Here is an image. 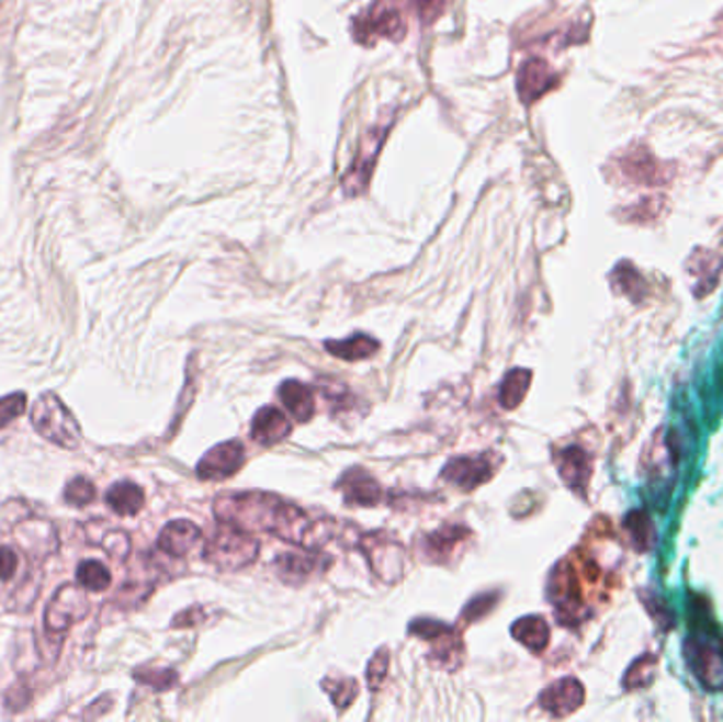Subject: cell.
Segmentation results:
<instances>
[{"instance_id":"29","label":"cell","mask_w":723,"mask_h":722,"mask_svg":"<svg viewBox=\"0 0 723 722\" xmlns=\"http://www.w3.org/2000/svg\"><path fill=\"white\" fill-rule=\"evenodd\" d=\"M95 485L88 477H75L64 489V500L72 507H88L95 500Z\"/></svg>"},{"instance_id":"33","label":"cell","mask_w":723,"mask_h":722,"mask_svg":"<svg viewBox=\"0 0 723 722\" xmlns=\"http://www.w3.org/2000/svg\"><path fill=\"white\" fill-rule=\"evenodd\" d=\"M497 602H499V594H497V591H489V594L476 596L472 602L467 603V608H465V612L462 614V621H465V623H474V621L487 617Z\"/></svg>"},{"instance_id":"32","label":"cell","mask_w":723,"mask_h":722,"mask_svg":"<svg viewBox=\"0 0 723 722\" xmlns=\"http://www.w3.org/2000/svg\"><path fill=\"white\" fill-rule=\"evenodd\" d=\"M626 528L631 530L633 534V541H635L636 549H649L652 546V523L645 515H639V512H631L629 519H626Z\"/></svg>"},{"instance_id":"28","label":"cell","mask_w":723,"mask_h":722,"mask_svg":"<svg viewBox=\"0 0 723 722\" xmlns=\"http://www.w3.org/2000/svg\"><path fill=\"white\" fill-rule=\"evenodd\" d=\"M324 691L330 695L335 708L339 712H343L358 697V682L353 678H339V680L328 678V680H324Z\"/></svg>"},{"instance_id":"26","label":"cell","mask_w":723,"mask_h":722,"mask_svg":"<svg viewBox=\"0 0 723 722\" xmlns=\"http://www.w3.org/2000/svg\"><path fill=\"white\" fill-rule=\"evenodd\" d=\"M77 583L88 591H106L113 583L109 568L95 560H86L77 568Z\"/></svg>"},{"instance_id":"7","label":"cell","mask_w":723,"mask_h":722,"mask_svg":"<svg viewBox=\"0 0 723 722\" xmlns=\"http://www.w3.org/2000/svg\"><path fill=\"white\" fill-rule=\"evenodd\" d=\"M89 612L88 589L81 585H61L45 610V630L54 635L68 632Z\"/></svg>"},{"instance_id":"31","label":"cell","mask_w":723,"mask_h":722,"mask_svg":"<svg viewBox=\"0 0 723 722\" xmlns=\"http://www.w3.org/2000/svg\"><path fill=\"white\" fill-rule=\"evenodd\" d=\"M387 669H389V651L387 648H379L375 657L369 663L366 667V682L371 691H379L381 685L387 678Z\"/></svg>"},{"instance_id":"21","label":"cell","mask_w":723,"mask_h":722,"mask_svg":"<svg viewBox=\"0 0 723 722\" xmlns=\"http://www.w3.org/2000/svg\"><path fill=\"white\" fill-rule=\"evenodd\" d=\"M280 398L284 407L294 416L296 421H309L316 414V396L314 391L298 382V380H286L280 386Z\"/></svg>"},{"instance_id":"24","label":"cell","mask_w":723,"mask_h":722,"mask_svg":"<svg viewBox=\"0 0 723 722\" xmlns=\"http://www.w3.org/2000/svg\"><path fill=\"white\" fill-rule=\"evenodd\" d=\"M109 507L121 517H134L145 507V492L140 485L132 482L115 483L106 492Z\"/></svg>"},{"instance_id":"14","label":"cell","mask_w":723,"mask_h":722,"mask_svg":"<svg viewBox=\"0 0 723 722\" xmlns=\"http://www.w3.org/2000/svg\"><path fill=\"white\" fill-rule=\"evenodd\" d=\"M337 489L343 494V500L351 507H376L383 500V489L375 477L360 466L349 469L337 483Z\"/></svg>"},{"instance_id":"6","label":"cell","mask_w":723,"mask_h":722,"mask_svg":"<svg viewBox=\"0 0 723 722\" xmlns=\"http://www.w3.org/2000/svg\"><path fill=\"white\" fill-rule=\"evenodd\" d=\"M499 464L501 455L495 452L457 455L444 464L440 477L451 485H457L463 492H472L492 482L499 471Z\"/></svg>"},{"instance_id":"15","label":"cell","mask_w":723,"mask_h":722,"mask_svg":"<svg viewBox=\"0 0 723 722\" xmlns=\"http://www.w3.org/2000/svg\"><path fill=\"white\" fill-rule=\"evenodd\" d=\"M584 703V687L576 678H563L550 685L546 691L540 695L542 710L550 712L556 719L569 717Z\"/></svg>"},{"instance_id":"10","label":"cell","mask_w":723,"mask_h":722,"mask_svg":"<svg viewBox=\"0 0 723 722\" xmlns=\"http://www.w3.org/2000/svg\"><path fill=\"white\" fill-rule=\"evenodd\" d=\"M353 34H355V41L364 43V45H371L375 38L403 41L406 34L405 18L396 9L373 7L364 15L355 18Z\"/></svg>"},{"instance_id":"4","label":"cell","mask_w":723,"mask_h":722,"mask_svg":"<svg viewBox=\"0 0 723 722\" xmlns=\"http://www.w3.org/2000/svg\"><path fill=\"white\" fill-rule=\"evenodd\" d=\"M358 544L376 578L385 585H396L405 578L408 553L405 544L385 532H371L358 539Z\"/></svg>"},{"instance_id":"38","label":"cell","mask_w":723,"mask_h":722,"mask_svg":"<svg viewBox=\"0 0 723 722\" xmlns=\"http://www.w3.org/2000/svg\"><path fill=\"white\" fill-rule=\"evenodd\" d=\"M0 7H2V0H0Z\"/></svg>"},{"instance_id":"37","label":"cell","mask_w":723,"mask_h":722,"mask_svg":"<svg viewBox=\"0 0 723 722\" xmlns=\"http://www.w3.org/2000/svg\"><path fill=\"white\" fill-rule=\"evenodd\" d=\"M18 571V553L11 546H0V580H11Z\"/></svg>"},{"instance_id":"17","label":"cell","mask_w":723,"mask_h":722,"mask_svg":"<svg viewBox=\"0 0 723 722\" xmlns=\"http://www.w3.org/2000/svg\"><path fill=\"white\" fill-rule=\"evenodd\" d=\"M200 541H202V530L193 521L176 519L161 530L157 546L172 557H184L200 544Z\"/></svg>"},{"instance_id":"19","label":"cell","mask_w":723,"mask_h":722,"mask_svg":"<svg viewBox=\"0 0 723 722\" xmlns=\"http://www.w3.org/2000/svg\"><path fill=\"white\" fill-rule=\"evenodd\" d=\"M15 539L20 542V546L29 553L30 557L32 555H49L54 551V544L58 542L56 539V530L52 523L47 521H24L15 528Z\"/></svg>"},{"instance_id":"22","label":"cell","mask_w":723,"mask_h":722,"mask_svg":"<svg viewBox=\"0 0 723 722\" xmlns=\"http://www.w3.org/2000/svg\"><path fill=\"white\" fill-rule=\"evenodd\" d=\"M512 638L517 642H521L524 648H529L535 655H542L546 651L550 642V628L549 623L544 621V617H522L515 625H512Z\"/></svg>"},{"instance_id":"34","label":"cell","mask_w":723,"mask_h":722,"mask_svg":"<svg viewBox=\"0 0 723 722\" xmlns=\"http://www.w3.org/2000/svg\"><path fill=\"white\" fill-rule=\"evenodd\" d=\"M210 617H212V610L210 608H205V606H193V608H187L184 612L176 614L172 628H197L202 623H207Z\"/></svg>"},{"instance_id":"3","label":"cell","mask_w":723,"mask_h":722,"mask_svg":"<svg viewBox=\"0 0 723 722\" xmlns=\"http://www.w3.org/2000/svg\"><path fill=\"white\" fill-rule=\"evenodd\" d=\"M32 426L34 430L52 441L54 445H58L61 450H79L81 441H83V430L79 426L77 418L72 416V411L64 405V401L59 398L58 394L54 392H45L41 394L34 405H32Z\"/></svg>"},{"instance_id":"2","label":"cell","mask_w":723,"mask_h":722,"mask_svg":"<svg viewBox=\"0 0 723 722\" xmlns=\"http://www.w3.org/2000/svg\"><path fill=\"white\" fill-rule=\"evenodd\" d=\"M261 542L252 532H246L231 523H223L205 542L203 560L221 572H237L257 562Z\"/></svg>"},{"instance_id":"18","label":"cell","mask_w":723,"mask_h":722,"mask_svg":"<svg viewBox=\"0 0 723 722\" xmlns=\"http://www.w3.org/2000/svg\"><path fill=\"white\" fill-rule=\"evenodd\" d=\"M292 421L278 407H262L252 420V439L262 448H273L289 439Z\"/></svg>"},{"instance_id":"35","label":"cell","mask_w":723,"mask_h":722,"mask_svg":"<svg viewBox=\"0 0 723 722\" xmlns=\"http://www.w3.org/2000/svg\"><path fill=\"white\" fill-rule=\"evenodd\" d=\"M102 546L106 549V553L115 560H125L129 553V537L125 532H111L106 534V539L102 541Z\"/></svg>"},{"instance_id":"11","label":"cell","mask_w":723,"mask_h":722,"mask_svg":"<svg viewBox=\"0 0 723 722\" xmlns=\"http://www.w3.org/2000/svg\"><path fill=\"white\" fill-rule=\"evenodd\" d=\"M246 464V450L239 441H225L203 455L197 464L202 482H223L233 477Z\"/></svg>"},{"instance_id":"12","label":"cell","mask_w":723,"mask_h":722,"mask_svg":"<svg viewBox=\"0 0 723 722\" xmlns=\"http://www.w3.org/2000/svg\"><path fill=\"white\" fill-rule=\"evenodd\" d=\"M556 86H558V75L552 70L549 61L542 58H529L517 75V91L524 104L538 102Z\"/></svg>"},{"instance_id":"23","label":"cell","mask_w":723,"mask_h":722,"mask_svg":"<svg viewBox=\"0 0 723 722\" xmlns=\"http://www.w3.org/2000/svg\"><path fill=\"white\" fill-rule=\"evenodd\" d=\"M324 348L328 354L343 359V361H366V359H373L379 352V341L369 335L358 332L343 341H326Z\"/></svg>"},{"instance_id":"1","label":"cell","mask_w":723,"mask_h":722,"mask_svg":"<svg viewBox=\"0 0 723 722\" xmlns=\"http://www.w3.org/2000/svg\"><path fill=\"white\" fill-rule=\"evenodd\" d=\"M214 515L246 532H264L301 546L312 526L305 511L271 492H229L214 500Z\"/></svg>"},{"instance_id":"27","label":"cell","mask_w":723,"mask_h":722,"mask_svg":"<svg viewBox=\"0 0 723 722\" xmlns=\"http://www.w3.org/2000/svg\"><path fill=\"white\" fill-rule=\"evenodd\" d=\"M134 678L152 691H170L178 685V674L168 667H140L134 672Z\"/></svg>"},{"instance_id":"20","label":"cell","mask_w":723,"mask_h":722,"mask_svg":"<svg viewBox=\"0 0 723 722\" xmlns=\"http://www.w3.org/2000/svg\"><path fill=\"white\" fill-rule=\"evenodd\" d=\"M558 473L561 480L567 483L574 492L584 494L588 480H590V458L588 453L579 448H569L565 452L558 453Z\"/></svg>"},{"instance_id":"30","label":"cell","mask_w":723,"mask_h":722,"mask_svg":"<svg viewBox=\"0 0 723 722\" xmlns=\"http://www.w3.org/2000/svg\"><path fill=\"white\" fill-rule=\"evenodd\" d=\"M26 403L29 396L24 392H13L0 398V430L26 411Z\"/></svg>"},{"instance_id":"13","label":"cell","mask_w":723,"mask_h":722,"mask_svg":"<svg viewBox=\"0 0 723 722\" xmlns=\"http://www.w3.org/2000/svg\"><path fill=\"white\" fill-rule=\"evenodd\" d=\"M332 564L321 551L307 549L305 553H284L275 560V568L284 583L289 585H303L312 580L316 574L326 571Z\"/></svg>"},{"instance_id":"25","label":"cell","mask_w":723,"mask_h":722,"mask_svg":"<svg viewBox=\"0 0 723 722\" xmlns=\"http://www.w3.org/2000/svg\"><path fill=\"white\" fill-rule=\"evenodd\" d=\"M531 380H533V373L529 369L510 371L504 377L501 388H499V405L504 409H517L531 388Z\"/></svg>"},{"instance_id":"8","label":"cell","mask_w":723,"mask_h":722,"mask_svg":"<svg viewBox=\"0 0 723 722\" xmlns=\"http://www.w3.org/2000/svg\"><path fill=\"white\" fill-rule=\"evenodd\" d=\"M472 537V530L462 523H447L419 541V555L423 562L436 566H451L462 555L465 542Z\"/></svg>"},{"instance_id":"5","label":"cell","mask_w":723,"mask_h":722,"mask_svg":"<svg viewBox=\"0 0 723 722\" xmlns=\"http://www.w3.org/2000/svg\"><path fill=\"white\" fill-rule=\"evenodd\" d=\"M408 633L426 640L432 644V651L428 655V662L432 663L438 669L455 672L460 669L463 663V646L460 632L451 625H444L434 619H417L408 625Z\"/></svg>"},{"instance_id":"16","label":"cell","mask_w":723,"mask_h":722,"mask_svg":"<svg viewBox=\"0 0 723 722\" xmlns=\"http://www.w3.org/2000/svg\"><path fill=\"white\" fill-rule=\"evenodd\" d=\"M622 174L639 184H665L668 181L663 163L645 147H635L622 157Z\"/></svg>"},{"instance_id":"36","label":"cell","mask_w":723,"mask_h":722,"mask_svg":"<svg viewBox=\"0 0 723 722\" xmlns=\"http://www.w3.org/2000/svg\"><path fill=\"white\" fill-rule=\"evenodd\" d=\"M444 7H447V0H417V9H419L423 24H434L436 20L442 15Z\"/></svg>"},{"instance_id":"9","label":"cell","mask_w":723,"mask_h":722,"mask_svg":"<svg viewBox=\"0 0 723 722\" xmlns=\"http://www.w3.org/2000/svg\"><path fill=\"white\" fill-rule=\"evenodd\" d=\"M385 136H387V127H373L360 140L358 155H355L353 163L349 166L348 174L343 179V193L348 198H358V195L366 193V187L375 172L376 159L383 149Z\"/></svg>"}]
</instances>
